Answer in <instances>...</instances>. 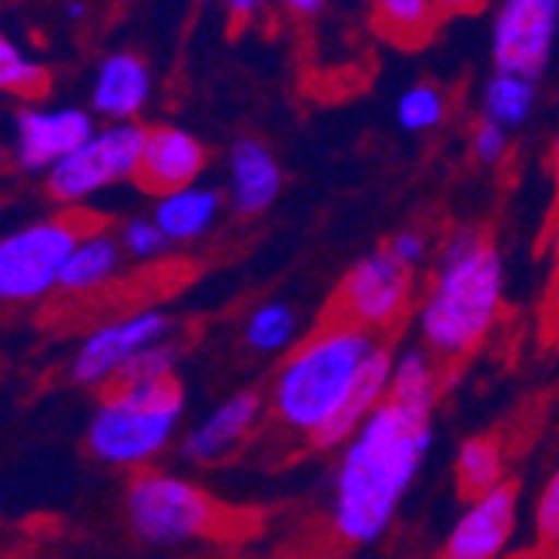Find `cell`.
Masks as SVG:
<instances>
[{
	"mask_svg": "<svg viewBox=\"0 0 559 559\" xmlns=\"http://www.w3.org/2000/svg\"><path fill=\"white\" fill-rule=\"evenodd\" d=\"M442 362L419 345V348H402L392 355V379L389 395L405 402H426L439 405L442 399Z\"/></svg>",
	"mask_w": 559,
	"mask_h": 559,
	"instance_id": "obj_23",
	"label": "cell"
},
{
	"mask_svg": "<svg viewBox=\"0 0 559 559\" xmlns=\"http://www.w3.org/2000/svg\"><path fill=\"white\" fill-rule=\"evenodd\" d=\"M510 144H513V134L479 118L469 131V158L479 165V168H496L506 162V155H510Z\"/></svg>",
	"mask_w": 559,
	"mask_h": 559,
	"instance_id": "obj_28",
	"label": "cell"
},
{
	"mask_svg": "<svg viewBox=\"0 0 559 559\" xmlns=\"http://www.w3.org/2000/svg\"><path fill=\"white\" fill-rule=\"evenodd\" d=\"M185 389L178 379L155 385H111L100 392L84 429L87 455L115 473L151 469L181 439Z\"/></svg>",
	"mask_w": 559,
	"mask_h": 559,
	"instance_id": "obj_4",
	"label": "cell"
},
{
	"mask_svg": "<svg viewBox=\"0 0 559 559\" xmlns=\"http://www.w3.org/2000/svg\"><path fill=\"white\" fill-rule=\"evenodd\" d=\"M269 416L265 392L259 389H238L222 399L215 409H209L194 426L185 429L178 439L181 460L191 466H222L248 445V439L259 432L262 419Z\"/></svg>",
	"mask_w": 559,
	"mask_h": 559,
	"instance_id": "obj_12",
	"label": "cell"
},
{
	"mask_svg": "<svg viewBox=\"0 0 559 559\" xmlns=\"http://www.w3.org/2000/svg\"><path fill=\"white\" fill-rule=\"evenodd\" d=\"M483 118L506 128V131H516L523 128L536 105H539V84L530 81V78H520V74H502V71H492V78L483 84Z\"/></svg>",
	"mask_w": 559,
	"mask_h": 559,
	"instance_id": "obj_21",
	"label": "cell"
},
{
	"mask_svg": "<svg viewBox=\"0 0 559 559\" xmlns=\"http://www.w3.org/2000/svg\"><path fill=\"white\" fill-rule=\"evenodd\" d=\"M151 91V68L134 50H115L97 64L91 81V115L105 118L108 124H131L147 108Z\"/></svg>",
	"mask_w": 559,
	"mask_h": 559,
	"instance_id": "obj_16",
	"label": "cell"
},
{
	"mask_svg": "<svg viewBox=\"0 0 559 559\" xmlns=\"http://www.w3.org/2000/svg\"><path fill=\"white\" fill-rule=\"evenodd\" d=\"M510 559H543V552H523V556H510Z\"/></svg>",
	"mask_w": 559,
	"mask_h": 559,
	"instance_id": "obj_39",
	"label": "cell"
},
{
	"mask_svg": "<svg viewBox=\"0 0 559 559\" xmlns=\"http://www.w3.org/2000/svg\"><path fill=\"white\" fill-rule=\"evenodd\" d=\"M543 559H559V546H549V549H539Z\"/></svg>",
	"mask_w": 559,
	"mask_h": 559,
	"instance_id": "obj_38",
	"label": "cell"
},
{
	"mask_svg": "<svg viewBox=\"0 0 559 559\" xmlns=\"http://www.w3.org/2000/svg\"><path fill=\"white\" fill-rule=\"evenodd\" d=\"M178 362H181V348L175 345V338L162 342V345H151L121 372V379L115 385H155V382H168V379H175Z\"/></svg>",
	"mask_w": 559,
	"mask_h": 559,
	"instance_id": "obj_26",
	"label": "cell"
},
{
	"mask_svg": "<svg viewBox=\"0 0 559 559\" xmlns=\"http://www.w3.org/2000/svg\"><path fill=\"white\" fill-rule=\"evenodd\" d=\"M115 235H118L121 251L131 262H155V259H165L171 251L168 238L162 235V228L155 225V218H151V215L124 218Z\"/></svg>",
	"mask_w": 559,
	"mask_h": 559,
	"instance_id": "obj_27",
	"label": "cell"
},
{
	"mask_svg": "<svg viewBox=\"0 0 559 559\" xmlns=\"http://www.w3.org/2000/svg\"><path fill=\"white\" fill-rule=\"evenodd\" d=\"M128 255L121 251V241L111 228L105 225H91L64 265L61 275V295L81 298V295H94L100 288H108L118 282V275L124 272Z\"/></svg>",
	"mask_w": 559,
	"mask_h": 559,
	"instance_id": "obj_18",
	"label": "cell"
},
{
	"mask_svg": "<svg viewBox=\"0 0 559 559\" xmlns=\"http://www.w3.org/2000/svg\"><path fill=\"white\" fill-rule=\"evenodd\" d=\"M265 4L269 0H225V11H228V17H231V24H248L251 17H259L262 11H265Z\"/></svg>",
	"mask_w": 559,
	"mask_h": 559,
	"instance_id": "obj_31",
	"label": "cell"
},
{
	"mask_svg": "<svg viewBox=\"0 0 559 559\" xmlns=\"http://www.w3.org/2000/svg\"><path fill=\"white\" fill-rule=\"evenodd\" d=\"M91 225L64 212L0 235V305L21 309L58 295L71 251Z\"/></svg>",
	"mask_w": 559,
	"mask_h": 559,
	"instance_id": "obj_6",
	"label": "cell"
},
{
	"mask_svg": "<svg viewBox=\"0 0 559 559\" xmlns=\"http://www.w3.org/2000/svg\"><path fill=\"white\" fill-rule=\"evenodd\" d=\"M382 37L402 47H419L432 37L442 14L436 0H369Z\"/></svg>",
	"mask_w": 559,
	"mask_h": 559,
	"instance_id": "obj_22",
	"label": "cell"
},
{
	"mask_svg": "<svg viewBox=\"0 0 559 559\" xmlns=\"http://www.w3.org/2000/svg\"><path fill=\"white\" fill-rule=\"evenodd\" d=\"M222 212H225V194L218 188L188 185V188L158 194L151 218H155L168 245L178 248V245H194L209 231H215Z\"/></svg>",
	"mask_w": 559,
	"mask_h": 559,
	"instance_id": "obj_17",
	"label": "cell"
},
{
	"mask_svg": "<svg viewBox=\"0 0 559 559\" xmlns=\"http://www.w3.org/2000/svg\"><path fill=\"white\" fill-rule=\"evenodd\" d=\"M413 301H416V272L402 269L385 248H376L342 275L332 295L329 319H338L345 325L385 338L392 329L405 322Z\"/></svg>",
	"mask_w": 559,
	"mask_h": 559,
	"instance_id": "obj_7",
	"label": "cell"
},
{
	"mask_svg": "<svg viewBox=\"0 0 559 559\" xmlns=\"http://www.w3.org/2000/svg\"><path fill=\"white\" fill-rule=\"evenodd\" d=\"M549 251H552V292L559 295V218H556V228L549 238Z\"/></svg>",
	"mask_w": 559,
	"mask_h": 559,
	"instance_id": "obj_34",
	"label": "cell"
},
{
	"mask_svg": "<svg viewBox=\"0 0 559 559\" xmlns=\"http://www.w3.org/2000/svg\"><path fill=\"white\" fill-rule=\"evenodd\" d=\"M559 37V0H502L492 17V71L539 84Z\"/></svg>",
	"mask_w": 559,
	"mask_h": 559,
	"instance_id": "obj_10",
	"label": "cell"
},
{
	"mask_svg": "<svg viewBox=\"0 0 559 559\" xmlns=\"http://www.w3.org/2000/svg\"><path fill=\"white\" fill-rule=\"evenodd\" d=\"M552 171H556V185H559V138L552 144Z\"/></svg>",
	"mask_w": 559,
	"mask_h": 559,
	"instance_id": "obj_36",
	"label": "cell"
},
{
	"mask_svg": "<svg viewBox=\"0 0 559 559\" xmlns=\"http://www.w3.org/2000/svg\"><path fill=\"white\" fill-rule=\"evenodd\" d=\"M8 162H11V147H4V144H0V171L8 168Z\"/></svg>",
	"mask_w": 559,
	"mask_h": 559,
	"instance_id": "obj_37",
	"label": "cell"
},
{
	"mask_svg": "<svg viewBox=\"0 0 559 559\" xmlns=\"http://www.w3.org/2000/svg\"><path fill=\"white\" fill-rule=\"evenodd\" d=\"M329 4V0H282V8L292 14V17H316V14H322V8Z\"/></svg>",
	"mask_w": 559,
	"mask_h": 559,
	"instance_id": "obj_33",
	"label": "cell"
},
{
	"mask_svg": "<svg viewBox=\"0 0 559 559\" xmlns=\"http://www.w3.org/2000/svg\"><path fill=\"white\" fill-rule=\"evenodd\" d=\"M64 17H68V21L84 17V4H81V0H68V4H64Z\"/></svg>",
	"mask_w": 559,
	"mask_h": 559,
	"instance_id": "obj_35",
	"label": "cell"
},
{
	"mask_svg": "<svg viewBox=\"0 0 559 559\" xmlns=\"http://www.w3.org/2000/svg\"><path fill=\"white\" fill-rule=\"evenodd\" d=\"M442 17H466V14H479L489 0H436Z\"/></svg>",
	"mask_w": 559,
	"mask_h": 559,
	"instance_id": "obj_32",
	"label": "cell"
},
{
	"mask_svg": "<svg viewBox=\"0 0 559 559\" xmlns=\"http://www.w3.org/2000/svg\"><path fill=\"white\" fill-rule=\"evenodd\" d=\"M385 338L325 319L282 355L265 402L275 426L301 442H316L348 405L369 359Z\"/></svg>",
	"mask_w": 559,
	"mask_h": 559,
	"instance_id": "obj_3",
	"label": "cell"
},
{
	"mask_svg": "<svg viewBox=\"0 0 559 559\" xmlns=\"http://www.w3.org/2000/svg\"><path fill=\"white\" fill-rule=\"evenodd\" d=\"M520 530V489L506 483L469 499L455 516L436 559H506Z\"/></svg>",
	"mask_w": 559,
	"mask_h": 559,
	"instance_id": "obj_13",
	"label": "cell"
},
{
	"mask_svg": "<svg viewBox=\"0 0 559 559\" xmlns=\"http://www.w3.org/2000/svg\"><path fill=\"white\" fill-rule=\"evenodd\" d=\"M533 530L539 539V549L559 546V466L546 479V486L536 496V510H533Z\"/></svg>",
	"mask_w": 559,
	"mask_h": 559,
	"instance_id": "obj_29",
	"label": "cell"
},
{
	"mask_svg": "<svg viewBox=\"0 0 559 559\" xmlns=\"http://www.w3.org/2000/svg\"><path fill=\"white\" fill-rule=\"evenodd\" d=\"M455 489L460 496L469 502V499H479L499 486H506V452H502V442L492 439V436H469L460 442L455 449Z\"/></svg>",
	"mask_w": 559,
	"mask_h": 559,
	"instance_id": "obj_20",
	"label": "cell"
},
{
	"mask_svg": "<svg viewBox=\"0 0 559 559\" xmlns=\"http://www.w3.org/2000/svg\"><path fill=\"white\" fill-rule=\"evenodd\" d=\"M389 255L409 272H419L429 259H432V241H429V231L409 225V228H399L385 245H382Z\"/></svg>",
	"mask_w": 559,
	"mask_h": 559,
	"instance_id": "obj_30",
	"label": "cell"
},
{
	"mask_svg": "<svg viewBox=\"0 0 559 559\" xmlns=\"http://www.w3.org/2000/svg\"><path fill=\"white\" fill-rule=\"evenodd\" d=\"M175 338V316L151 305V309H131L118 319L94 325L74 348L68 362V379L78 389H111L121 372L151 345Z\"/></svg>",
	"mask_w": 559,
	"mask_h": 559,
	"instance_id": "obj_9",
	"label": "cell"
},
{
	"mask_svg": "<svg viewBox=\"0 0 559 559\" xmlns=\"http://www.w3.org/2000/svg\"><path fill=\"white\" fill-rule=\"evenodd\" d=\"M128 533L151 549H178L212 539L225 523V506L188 476L171 469H141L121 492Z\"/></svg>",
	"mask_w": 559,
	"mask_h": 559,
	"instance_id": "obj_5",
	"label": "cell"
},
{
	"mask_svg": "<svg viewBox=\"0 0 559 559\" xmlns=\"http://www.w3.org/2000/svg\"><path fill=\"white\" fill-rule=\"evenodd\" d=\"M97 131L94 115L84 108H37L24 105L11 121V162L21 171L47 175Z\"/></svg>",
	"mask_w": 559,
	"mask_h": 559,
	"instance_id": "obj_11",
	"label": "cell"
},
{
	"mask_svg": "<svg viewBox=\"0 0 559 559\" xmlns=\"http://www.w3.org/2000/svg\"><path fill=\"white\" fill-rule=\"evenodd\" d=\"M445 115H449V97L432 81H419L413 87H405L395 100V121L409 134H429L442 128Z\"/></svg>",
	"mask_w": 559,
	"mask_h": 559,
	"instance_id": "obj_24",
	"label": "cell"
},
{
	"mask_svg": "<svg viewBox=\"0 0 559 559\" xmlns=\"http://www.w3.org/2000/svg\"><path fill=\"white\" fill-rule=\"evenodd\" d=\"M506 305V262L483 228H455L429 265L419 301V338L439 362L473 355L499 325Z\"/></svg>",
	"mask_w": 559,
	"mask_h": 559,
	"instance_id": "obj_2",
	"label": "cell"
},
{
	"mask_svg": "<svg viewBox=\"0 0 559 559\" xmlns=\"http://www.w3.org/2000/svg\"><path fill=\"white\" fill-rule=\"evenodd\" d=\"M209 168V147L201 144L191 131L178 124H155L144 128L141 162L134 181L151 194H168L188 185H198V178Z\"/></svg>",
	"mask_w": 559,
	"mask_h": 559,
	"instance_id": "obj_14",
	"label": "cell"
},
{
	"mask_svg": "<svg viewBox=\"0 0 559 559\" xmlns=\"http://www.w3.org/2000/svg\"><path fill=\"white\" fill-rule=\"evenodd\" d=\"M285 188V171L262 138H238L225 162V205L238 218L265 215Z\"/></svg>",
	"mask_w": 559,
	"mask_h": 559,
	"instance_id": "obj_15",
	"label": "cell"
},
{
	"mask_svg": "<svg viewBox=\"0 0 559 559\" xmlns=\"http://www.w3.org/2000/svg\"><path fill=\"white\" fill-rule=\"evenodd\" d=\"M144 144V124H105L97 128L78 151L50 168L47 194L61 209H81L91 198L105 194L121 181H134Z\"/></svg>",
	"mask_w": 559,
	"mask_h": 559,
	"instance_id": "obj_8",
	"label": "cell"
},
{
	"mask_svg": "<svg viewBox=\"0 0 559 559\" xmlns=\"http://www.w3.org/2000/svg\"><path fill=\"white\" fill-rule=\"evenodd\" d=\"M47 84H50L47 71L34 58H27L11 37L0 34V94L40 97Z\"/></svg>",
	"mask_w": 559,
	"mask_h": 559,
	"instance_id": "obj_25",
	"label": "cell"
},
{
	"mask_svg": "<svg viewBox=\"0 0 559 559\" xmlns=\"http://www.w3.org/2000/svg\"><path fill=\"white\" fill-rule=\"evenodd\" d=\"M301 338V316L285 298H265L241 322V345L251 355H288Z\"/></svg>",
	"mask_w": 559,
	"mask_h": 559,
	"instance_id": "obj_19",
	"label": "cell"
},
{
	"mask_svg": "<svg viewBox=\"0 0 559 559\" xmlns=\"http://www.w3.org/2000/svg\"><path fill=\"white\" fill-rule=\"evenodd\" d=\"M436 409L389 395L338 449L329 530L342 546L369 549L392 530L436 445Z\"/></svg>",
	"mask_w": 559,
	"mask_h": 559,
	"instance_id": "obj_1",
	"label": "cell"
}]
</instances>
